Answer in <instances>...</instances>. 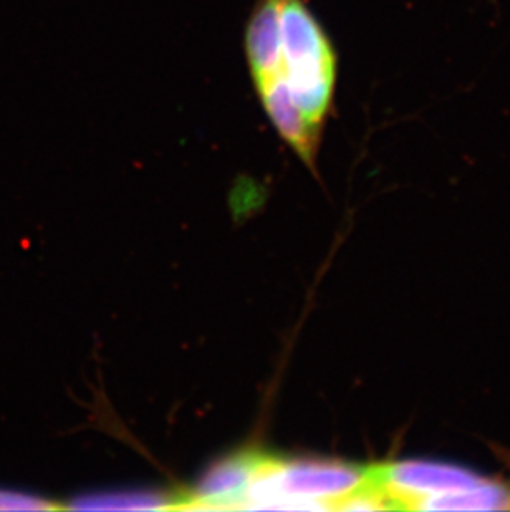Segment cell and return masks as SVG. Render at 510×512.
Segmentation results:
<instances>
[{
	"instance_id": "obj_2",
	"label": "cell",
	"mask_w": 510,
	"mask_h": 512,
	"mask_svg": "<svg viewBox=\"0 0 510 512\" xmlns=\"http://www.w3.org/2000/svg\"><path fill=\"white\" fill-rule=\"evenodd\" d=\"M280 30L282 68L337 63V54L327 32L304 0H284Z\"/></svg>"
},
{
	"instance_id": "obj_4",
	"label": "cell",
	"mask_w": 510,
	"mask_h": 512,
	"mask_svg": "<svg viewBox=\"0 0 510 512\" xmlns=\"http://www.w3.org/2000/svg\"><path fill=\"white\" fill-rule=\"evenodd\" d=\"M282 4L284 0H259L247 24V63L255 87L282 72Z\"/></svg>"
},
{
	"instance_id": "obj_1",
	"label": "cell",
	"mask_w": 510,
	"mask_h": 512,
	"mask_svg": "<svg viewBox=\"0 0 510 512\" xmlns=\"http://www.w3.org/2000/svg\"><path fill=\"white\" fill-rule=\"evenodd\" d=\"M368 479V466L338 461H272L260 458L241 509L328 511L340 508Z\"/></svg>"
},
{
	"instance_id": "obj_7",
	"label": "cell",
	"mask_w": 510,
	"mask_h": 512,
	"mask_svg": "<svg viewBox=\"0 0 510 512\" xmlns=\"http://www.w3.org/2000/svg\"><path fill=\"white\" fill-rule=\"evenodd\" d=\"M58 509L57 504L37 494L24 493L17 489L0 488V511H50Z\"/></svg>"
},
{
	"instance_id": "obj_6",
	"label": "cell",
	"mask_w": 510,
	"mask_h": 512,
	"mask_svg": "<svg viewBox=\"0 0 510 512\" xmlns=\"http://www.w3.org/2000/svg\"><path fill=\"white\" fill-rule=\"evenodd\" d=\"M70 509L77 511H156L171 509V499L163 494L140 493V491H123V493L92 494L73 501Z\"/></svg>"
},
{
	"instance_id": "obj_3",
	"label": "cell",
	"mask_w": 510,
	"mask_h": 512,
	"mask_svg": "<svg viewBox=\"0 0 510 512\" xmlns=\"http://www.w3.org/2000/svg\"><path fill=\"white\" fill-rule=\"evenodd\" d=\"M255 88L267 116L275 130L279 131L282 140L287 141L295 153L313 168L322 131L310 125L304 113L300 112L284 73L280 72L277 77L270 78Z\"/></svg>"
},
{
	"instance_id": "obj_5",
	"label": "cell",
	"mask_w": 510,
	"mask_h": 512,
	"mask_svg": "<svg viewBox=\"0 0 510 512\" xmlns=\"http://www.w3.org/2000/svg\"><path fill=\"white\" fill-rule=\"evenodd\" d=\"M259 463L260 458L255 456L224 459L204 474L193 498L189 499L191 503L183 504L179 508L241 509Z\"/></svg>"
}]
</instances>
